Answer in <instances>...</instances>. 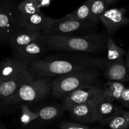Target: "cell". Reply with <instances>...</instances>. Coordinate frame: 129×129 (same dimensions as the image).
<instances>
[{
    "label": "cell",
    "instance_id": "obj_1",
    "mask_svg": "<svg viewBox=\"0 0 129 129\" xmlns=\"http://www.w3.org/2000/svg\"><path fill=\"white\" fill-rule=\"evenodd\" d=\"M29 61L27 66L36 78L60 76L76 71L89 68L102 69L104 59L85 53L66 52Z\"/></svg>",
    "mask_w": 129,
    "mask_h": 129
},
{
    "label": "cell",
    "instance_id": "obj_2",
    "mask_svg": "<svg viewBox=\"0 0 129 129\" xmlns=\"http://www.w3.org/2000/svg\"><path fill=\"white\" fill-rule=\"evenodd\" d=\"M108 35L96 32L85 36L42 34L40 41L48 50L80 53H98L106 48Z\"/></svg>",
    "mask_w": 129,
    "mask_h": 129
},
{
    "label": "cell",
    "instance_id": "obj_3",
    "mask_svg": "<svg viewBox=\"0 0 129 129\" xmlns=\"http://www.w3.org/2000/svg\"><path fill=\"white\" fill-rule=\"evenodd\" d=\"M99 69L89 68L76 71L58 76L52 82L51 92L56 98H63L72 91L86 85H97Z\"/></svg>",
    "mask_w": 129,
    "mask_h": 129
},
{
    "label": "cell",
    "instance_id": "obj_4",
    "mask_svg": "<svg viewBox=\"0 0 129 129\" xmlns=\"http://www.w3.org/2000/svg\"><path fill=\"white\" fill-rule=\"evenodd\" d=\"M52 78H36L32 81L24 83L15 94L9 99L0 102V105L7 107L22 102L40 101L49 95L52 89Z\"/></svg>",
    "mask_w": 129,
    "mask_h": 129
},
{
    "label": "cell",
    "instance_id": "obj_5",
    "mask_svg": "<svg viewBox=\"0 0 129 129\" xmlns=\"http://www.w3.org/2000/svg\"><path fill=\"white\" fill-rule=\"evenodd\" d=\"M18 4L14 0H0V44L8 43L22 28Z\"/></svg>",
    "mask_w": 129,
    "mask_h": 129
},
{
    "label": "cell",
    "instance_id": "obj_6",
    "mask_svg": "<svg viewBox=\"0 0 129 129\" xmlns=\"http://www.w3.org/2000/svg\"><path fill=\"white\" fill-rule=\"evenodd\" d=\"M97 25L91 21L55 19L51 26L43 31L44 35L85 36L97 32Z\"/></svg>",
    "mask_w": 129,
    "mask_h": 129
},
{
    "label": "cell",
    "instance_id": "obj_7",
    "mask_svg": "<svg viewBox=\"0 0 129 129\" xmlns=\"http://www.w3.org/2000/svg\"><path fill=\"white\" fill-rule=\"evenodd\" d=\"M27 63L14 56L1 60L0 61V80L34 81L36 78L29 71Z\"/></svg>",
    "mask_w": 129,
    "mask_h": 129
},
{
    "label": "cell",
    "instance_id": "obj_8",
    "mask_svg": "<svg viewBox=\"0 0 129 129\" xmlns=\"http://www.w3.org/2000/svg\"><path fill=\"white\" fill-rule=\"evenodd\" d=\"M64 109L73 105L82 103H97L104 100L103 91L97 85H86L72 91L63 97Z\"/></svg>",
    "mask_w": 129,
    "mask_h": 129
},
{
    "label": "cell",
    "instance_id": "obj_9",
    "mask_svg": "<svg viewBox=\"0 0 129 129\" xmlns=\"http://www.w3.org/2000/svg\"><path fill=\"white\" fill-rule=\"evenodd\" d=\"M125 8H114L106 10L101 17V21L105 26L108 36L113 35L119 28L129 23Z\"/></svg>",
    "mask_w": 129,
    "mask_h": 129
},
{
    "label": "cell",
    "instance_id": "obj_10",
    "mask_svg": "<svg viewBox=\"0 0 129 129\" xmlns=\"http://www.w3.org/2000/svg\"><path fill=\"white\" fill-rule=\"evenodd\" d=\"M73 120L82 124L88 125L98 121L96 103H82L73 105L67 108Z\"/></svg>",
    "mask_w": 129,
    "mask_h": 129
},
{
    "label": "cell",
    "instance_id": "obj_11",
    "mask_svg": "<svg viewBox=\"0 0 129 129\" xmlns=\"http://www.w3.org/2000/svg\"><path fill=\"white\" fill-rule=\"evenodd\" d=\"M54 20V18L39 12L30 15H21L20 22L22 28L43 32L51 26Z\"/></svg>",
    "mask_w": 129,
    "mask_h": 129
},
{
    "label": "cell",
    "instance_id": "obj_12",
    "mask_svg": "<svg viewBox=\"0 0 129 129\" xmlns=\"http://www.w3.org/2000/svg\"><path fill=\"white\" fill-rule=\"evenodd\" d=\"M48 49L40 40L33 42L13 50V56L29 62L44 56Z\"/></svg>",
    "mask_w": 129,
    "mask_h": 129
},
{
    "label": "cell",
    "instance_id": "obj_13",
    "mask_svg": "<svg viewBox=\"0 0 129 129\" xmlns=\"http://www.w3.org/2000/svg\"><path fill=\"white\" fill-rule=\"evenodd\" d=\"M103 68L104 74L108 81L124 83L129 79V73L124 59L113 62L104 63Z\"/></svg>",
    "mask_w": 129,
    "mask_h": 129
},
{
    "label": "cell",
    "instance_id": "obj_14",
    "mask_svg": "<svg viewBox=\"0 0 129 129\" xmlns=\"http://www.w3.org/2000/svg\"><path fill=\"white\" fill-rule=\"evenodd\" d=\"M42 32L21 28L16 31L8 42L10 47L13 49L20 47L33 42L40 40Z\"/></svg>",
    "mask_w": 129,
    "mask_h": 129
},
{
    "label": "cell",
    "instance_id": "obj_15",
    "mask_svg": "<svg viewBox=\"0 0 129 129\" xmlns=\"http://www.w3.org/2000/svg\"><path fill=\"white\" fill-rule=\"evenodd\" d=\"M96 108L97 120L100 123L110 119L119 110L122 109L121 107L113 102H107L104 100L96 103Z\"/></svg>",
    "mask_w": 129,
    "mask_h": 129
},
{
    "label": "cell",
    "instance_id": "obj_16",
    "mask_svg": "<svg viewBox=\"0 0 129 129\" xmlns=\"http://www.w3.org/2000/svg\"><path fill=\"white\" fill-rule=\"evenodd\" d=\"M30 81H32L26 79L11 81L0 80V102L6 100L12 97L23 84Z\"/></svg>",
    "mask_w": 129,
    "mask_h": 129
},
{
    "label": "cell",
    "instance_id": "obj_17",
    "mask_svg": "<svg viewBox=\"0 0 129 129\" xmlns=\"http://www.w3.org/2000/svg\"><path fill=\"white\" fill-rule=\"evenodd\" d=\"M125 87L123 82L108 81V83L102 88L104 100L110 102L118 101Z\"/></svg>",
    "mask_w": 129,
    "mask_h": 129
},
{
    "label": "cell",
    "instance_id": "obj_18",
    "mask_svg": "<svg viewBox=\"0 0 129 129\" xmlns=\"http://www.w3.org/2000/svg\"><path fill=\"white\" fill-rule=\"evenodd\" d=\"M101 124L113 129L129 128V111H125L122 108L110 119L102 122Z\"/></svg>",
    "mask_w": 129,
    "mask_h": 129
},
{
    "label": "cell",
    "instance_id": "obj_19",
    "mask_svg": "<svg viewBox=\"0 0 129 129\" xmlns=\"http://www.w3.org/2000/svg\"><path fill=\"white\" fill-rule=\"evenodd\" d=\"M107 49V57L104 59V63L113 62L123 60V57L125 55V50L121 47L116 45L111 36H108L106 44Z\"/></svg>",
    "mask_w": 129,
    "mask_h": 129
},
{
    "label": "cell",
    "instance_id": "obj_20",
    "mask_svg": "<svg viewBox=\"0 0 129 129\" xmlns=\"http://www.w3.org/2000/svg\"><path fill=\"white\" fill-rule=\"evenodd\" d=\"M90 4H91V0H87L77 10L60 18L62 20L91 21Z\"/></svg>",
    "mask_w": 129,
    "mask_h": 129
},
{
    "label": "cell",
    "instance_id": "obj_21",
    "mask_svg": "<svg viewBox=\"0 0 129 129\" xmlns=\"http://www.w3.org/2000/svg\"><path fill=\"white\" fill-rule=\"evenodd\" d=\"M108 6L106 0H91L90 11L91 21L97 25L101 21V16L107 10Z\"/></svg>",
    "mask_w": 129,
    "mask_h": 129
},
{
    "label": "cell",
    "instance_id": "obj_22",
    "mask_svg": "<svg viewBox=\"0 0 129 129\" xmlns=\"http://www.w3.org/2000/svg\"><path fill=\"white\" fill-rule=\"evenodd\" d=\"M61 111V109L58 106L49 105L43 107L37 112L39 119L43 121H49L58 118L60 115Z\"/></svg>",
    "mask_w": 129,
    "mask_h": 129
},
{
    "label": "cell",
    "instance_id": "obj_23",
    "mask_svg": "<svg viewBox=\"0 0 129 129\" xmlns=\"http://www.w3.org/2000/svg\"><path fill=\"white\" fill-rule=\"evenodd\" d=\"M18 9L21 15H30L41 12L39 0H23L18 4Z\"/></svg>",
    "mask_w": 129,
    "mask_h": 129
},
{
    "label": "cell",
    "instance_id": "obj_24",
    "mask_svg": "<svg viewBox=\"0 0 129 129\" xmlns=\"http://www.w3.org/2000/svg\"><path fill=\"white\" fill-rule=\"evenodd\" d=\"M22 115L20 117V121L23 125H27L33 121L39 118L37 112H33L29 109L27 105L23 104L21 106Z\"/></svg>",
    "mask_w": 129,
    "mask_h": 129
},
{
    "label": "cell",
    "instance_id": "obj_25",
    "mask_svg": "<svg viewBox=\"0 0 129 129\" xmlns=\"http://www.w3.org/2000/svg\"><path fill=\"white\" fill-rule=\"evenodd\" d=\"M58 127L61 129H89L91 128L88 125L82 124L75 122H68V121H61L58 124Z\"/></svg>",
    "mask_w": 129,
    "mask_h": 129
},
{
    "label": "cell",
    "instance_id": "obj_26",
    "mask_svg": "<svg viewBox=\"0 0 129 129\" xmlns=\"http://www.w3.org/2000/svg\"><path fill=\"white\" fill-rule=\"evenodd\" d=\"M118 102L122 105L123 107L129 108V86L125 87L123 91Z\"/></svg>",
    "mask_w": 129,
    "mask_h": 129
},
{
    "label": "cell",
    "instance_id": "obj_27",
    "mask_svg": "<svg viewBox=\"0 0 129 129\" xmlns=\"http://www.w3.org/2000/svg\"><path fill=\"white\" fill-rule=\"evenodd\" d=\"M52 0H39V7L41 8L42 7H47L49 6Z\"/></svg>",
    "mask_w": 129,
    "mask_h": 129
},
{
    "label": "cell",
    "instance_id": "obj_28",
    "mask_svg": "<svg viewBox=\"0 0 129 129\" xmlns=\"http://www.w3.org/2000/svg\"><path fill=\"white\" fill-rule=\"evenodd\" d=\"M125 62L126 64V68H127L128 71L129 73V49H128L127 51L125 52Z\"/></svg>",
    "mask_w": 129,
    "mask_h": 129
},
{
    "label": "cell",
    "instance_id": "obj_29",
    "mask_svg": "<svg viewBox=\"0 0 129 129\" xmlns=\"http://www.w3.org/2000/svg\"><path fill=\"white\" fill-rule=\"evenodd\" d=\"M7 127L5 125V123L0 120V129H6Z\"/></svg>",
    "mask_w": 129,
    "mask_h": 129
},
{
    "label": "cell",
    "instance_id": "obj_30",
    "mask_svg": "<svg viewBox=\"0 0 129 129\" xmlns=\"http://www.w3.org/2000/svg\"><path fill=\"white\" fill-rule=\"evenodd\" d=\"M106 2L108 3V5H112V4L115 3V2L116 1V0H106Z\"/></svg>",
    "mask_w": 129,
    "mask_h": 129
}]
</instances>
